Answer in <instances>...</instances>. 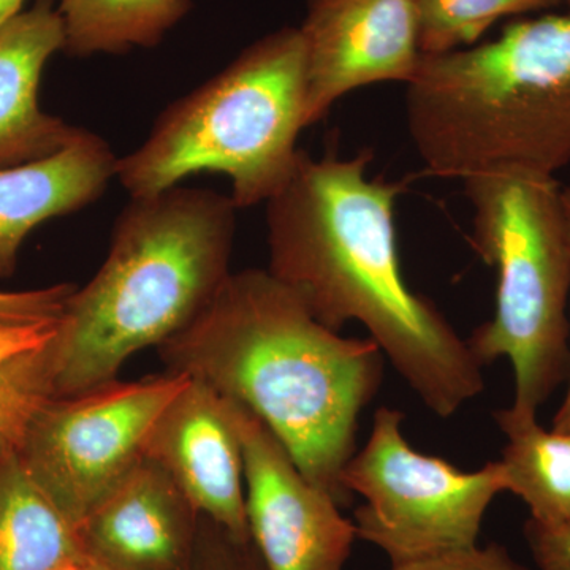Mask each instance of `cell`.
Segmentation results:
<instances>
[{"instance_id":"8","label":"cell","mask_w":570,"mask_h":570,"mask_svg":"<svg viewBox=\"0 0 570 570\" xmlns=\"http://www.w3.org/2000/svg\"><path fill=\"white\" fill-rule=\"evenodd\" d=\"M189 382L168 373L56 396L33 419L20 456L45 498L80 524L142 460L149 431Z\"/></svg>"},{"instance_id":"22","label":"cell","mask_w":570,"mask_h":570,"mask_svg":"<svg viewBox=\"0 0 570 570\" xmlns=\"http://www.w3.org/2000/svg\"><path fill=\"white\" fill-rule=\"evenodd\" d=\"M392 570H531L517 561L505 547L490 543L487 547L450 551L438 557L425 558L392 566Z\"/></svg>"},{"instance_id":"4","label":"cell","mask_w":570,"mask_h":570,"mask_svg":"<svg viewBox=\"0 0 570 570\" xmlns=\"http://www.w3.org/2000/svg\"><path fill=\"white\" fill-rule=\"evenodd\" d=\"M404 100L430 175L463 181L499 167L557 175L570 165V10L423 56Z\"/></svg>"},{"instance_id":"5","label":"cell","mask_w":570,"mask_h":570,"mask_svg":"<svg viewBox=\"0 0 570 570\" xmlns=\"http://www.w3.org/2000/svg\"><path fill=\"white\" fill-rule=\"evenodd\" d=\"M306 86L299 28L268 33L168 105L148 138L118 160L116 178L130 197H146L216 171L232 179L236 208L266 204L294 170Z\"/></svg>"},{"instance_id":"19","label":"cell","mask_w":570,"mask_h":570,"mask_svg":"<svg viewBox=\"0 0 570 570\" xmlns=\"http://www.w3.org/2000/svg\"><path fill=\"white\" fill-rule=\"evenodd\" d=\"M423 56L479 43L504 18L549 9L562 0H415Z\"/></svg>"},{"instance_id":"14","label":"cell","mask_w":570,"mask_h":570,"mask_svg":"<svg viewBox=\"0 0 570 570\" xmlns=\"http://www.w3.org/2000/svg\"><path fill=\"white\" fill-rule=\"evenodd\" d=\"M118 157L99 135L81 129L61 151L0 168V277L13 276L31 232L102 197Z\"/></svg>"},{"instance_id":"23","label":"cell","mask_w":570,"mask_h":570,"mask_svg":"<svg viewBox=\"0 0 570 570\" xmlns=\"http://www.w3.org/2000/svg\"><path fill=\"white\" fill-rule=\"evenodd\" d=\"M524 538L539 570H570V523L542 527L528 520Z\"/></svg>"},{"instance_id":"16","label":"cell","mask_w":570,"mask_h":570,"mask_svg":"<svg viewBox=\"0 0 570 570\" xmlns=\"http://www.w3.org/2000/svg\"><path fill=\"white\" fill-rule=\"evenodd\" d=\"M505 439L502 464L508 491L530 509L542 527L570 523V433L546 430L538 415L494 412Z\"/></svg>"},{"instance_id":"21","label":"cell","mask_w":570,"mask_h":570,"mask_svg":"<svg viewBox=\"0 0 570 570\" xmlns=\"http://www.w3.org/2000/svg\"><path fill=\"white\" fill-rule=\"evenodd\" d=\"M77 285L55 284L32 291H0V322L40 324L61 321Z\"/></svg>"},{"instance_id":"1","label":"cell","mask_w":570,"mask_h":570,"mask_svg":"<svg viewBox=\"0 0 570 570\" xmlns=\"http://www.w3.org/2000/svg\"><path fill=\"white\" fill-rule=\"evenodd\" d=\"M370 153L314 159L266 200L268 273L330 330L360 322L428 409L450 417L483 392L482 365L397 257L400 187L366 175Z\"/></svg>"},{"instance_id":"12","label":"cell","mask_w":570,"mask_h":570,"mask_svg":"<svg viewBox=\"0 0 570 570\" xmlns=\"http://www.w3.org/2000/svg\"><path fill=\"white\" fill-rule=\"evenodd\" d=\"M202 513L145 459L75 527L86 558L108 570H189Z\"/></svg>"},{"instance_id":"6","label":"cell","mask_w":570,"mask_h":570,"mask_svg":"<svg viewBox=\"0 0 570 570\" xmlns=\"http://www.w3.org/2000/svg\"><path fill=\"white\" fill-rule=\"evenodd\" d=\"M472 245L498 272L493 317L466 341L480 365L509 358L512 411L538 415L570 371V227L557 178L499 167L463 179Z\"/></svg>"},{"instance_id":"2","label":"cell","mask_w":570,"mask_h":570,"mask_svg":"<svg viewBox=\"0 0 570 570\" xmlns=\"http://www.w3.org/2000/svg\"><path fill=\"white\" fill-rule=\"evenodd\" d=\"M168 373L205 382L265 423L314 485L351 501L344 468L382 351L322 325L268 269L230 273L193 324L157 347Z\"/></svg>"},{"instance_id":"9","label":"cell","mask_w":570,"mask_h":570,"mask_svg":"<svg viewBox=\"0 0 570 570\" xmlns=\"http://www.w3.org/2000/svg\"><path fill=\"white\" fill-rule=\"evenodd\" d=\"M242 445L250 540L268 570H344L356 528L332 494L299 471L276 434L224 397Z\"/></svg>"},{"instance_id":"18","label":"cell","mask_w":570,"mask_h":570,"mask_svg":"<svg viewBox=\"0 0 570 570\" xmlns=\"http://www.w3.org/2000/svg\"><path fill=\"white\" fill-rule=\"evenodd\" d=\"M58 335V333H56ZM56 336L0 367V459L20 453L33 419L58 396Z\"/></svg>"},{"instance_id":"3","label":"cell","mask_w":570,"mask_h":570,"mask_svg":"<svg viewBox=\"0 0 570 570\" xmlns=\"http://www.w3.org/2000/svg\"><path fill=\"white\" fill-rule=\"evenodd\" d=\"M236 209L193 187L130 197L102 266L59 321L58 396L110 384L130 356L200 316L230 276Z\"/></svg>"},{"instance_id":"17","label":"cell","mask_w":570,"mask_h":570,"mask_svg":"<svg viewBox=\"0 0 570 570\" xmlns=\"http://www.w3.org/2000/svg\"><path fill=\"white\" fill-rule=\"evenodd\" d=\"M190 9V0H61L63 51L89 58L154 48Z\"/></svg>"},{"instance_id":"13","label":"cell","mask_w":570,"mask_h":570,"mask_svg":"<svg viewBox=\"0 0 570 570\" xmlns=\"http://www.w3.org/2000/svg\"><path fill=\"white\" fill-rule=\"evenodd\" d=\"M66 47L55 0H36L0 26V168L43 159L61 151L81 127L41 110V75Z\"/></svg>"},{"instance_id":"26","label":"cell","mask_w":570,"mask_h":570,"mask_svg":"<svg viewBox=\"0 0 570 570\" xmlns=\"http://www.w3.org/2000/svg\"><path fill=\"white\" fill-rule=\"evenodd\" d=\"M22 6H24V0H0V26L20 14Z\"/></svg>"},{"instance_id":"24","label":"cell","mask_w":570,"mask_h":570,"mask_svg":"<svg viewBox=\"0 0 570 570\" xmlns=\"http://www.w3.org/2000/svg\"><path fill=\"white\" fill-rule=\"evenodd\" d=\"M59 328L58 322L40 324H7L0 322V367L26 352L36 351L50 343Z\"/></svg>"},{"instance_id":"27","label":"cell","mask_w":570,"mask_h":570,"mask_svg":"<svg viewBox=\"0 0 570 570\" xmlns=\"http://www.w3.org/2000/svg\"><path fill=\"white\" fill-rule=\"evenodd\" d=\"M67 570H108L102 568V566L96 564V562L89 560V558H85V560L77 562V564L71 566V568Z\"/></svg>"},{"instance_id":"25","label":"cell","mask_w":570,"mask_h":570,"mask_svg":"<svg viewBox=\"0 0 570 570\" xmlns=\"http://www.w3.org/2000/svg\"><path fill=\"white\" fill-rule=\"evenodd\" d=\"M564 205L570 227V186L564 187ZM568 382V392H566L564 400H562L561 406L553 417V430L566 431V433H570V371Z\"/></svg>"},{"instance_id":"28","label":"cell","mask_w":570,"mask_h":570,"mask_svg":"<svg viewBox=\"0 0 570 570\" xmlns=\"http://www.w3.org/2000/svg\"><path fill=\"white\" fill-rule=\"evenodd\" d=\"M562 3H566V6H568L570 9V0H562Z\"/></svg>"},{"instance_id":"7","label":"cell","mask_w":570,"mask_h":570,"mask_svg":"<svg viewBox=\"0 0 570 570\" xmlns=\"http://www.w3.org/2000/svg\"><path fill=\"white\" fill-rule=\"evenodd\" d=\"M401 423V412L377 409L365 448L341 475L348 493L365 499L355 510L356 535L384 551L392 566L472 549L491 501L508 491L502 464L460 471L412 449Z\"/></svg>"},{"instance_id":"11","label":"cell","mask_w":570,"mask_h":570,"mask_svg":"<svg viewBox=\"0 0 570 570\" xmlns=\"http://www.w3.org/2000/svg\"><path fill=\"white\" fill-rule=\"evenodd\" d=\"M145 453L202 515L250 542L242 445L219 393L189 377L154 422Z\"/></svg>"},{"instance_id":"15","label":"cell","mask_w":570,"mask_h":570,"mask_svg":"<svg viewBox=\"0 0 570 570\" xmlns=\"http://www.w3.org/2000/svg\"><path fill=\"white\" fill-rule=\"evenodd\" d=\"M85 558L77 531L37 489L18 453L0 459V570H67Z\"/></svg>"},{"instance_id":"20","label":"cell","mask_w":570,"mask_h":570,"mask_svg":"<svg viewBox=\"0 0 570 570\" xmlns=\"http://www.w3.org/2000/svg\"><path fill=\"white\" fill-rule=\"evenodd\" d=\"M189 570H268L253 540L236 539L219 524L202 515L197 549Z\"/></svg>"},{"instance_id":"10","label":"cell","mask_w":570,"mask_h":570,"mask_svg":"<svg viewBox=\"0 0 570 570\" xmlns=\"http://www.w3.org/2000/svg\"><path fill=\"white\" fill-rule=\"evenodd\" d=\"M299 32L306 47V127L356 89L407 85L423 58L415 0H309Z\"/></svg>"}]
</instances>
